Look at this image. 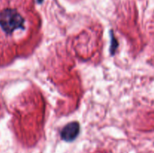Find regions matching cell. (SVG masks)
<instances>
[{"instance_id":"1","label":"cell","mask_w":154,"mask_h":153,"mask_svg":"<svg viewBox=\"0 0 154 153\" xmlns=\"http://www.w3.org/2000/svg\"><path fill=\"white\" fill-rule=\"evenodd\" d=\"M78 125L76 123L69 124L62 131V137L66 141L73 140L78 133Z\"/></svg>"}]
</instances>
